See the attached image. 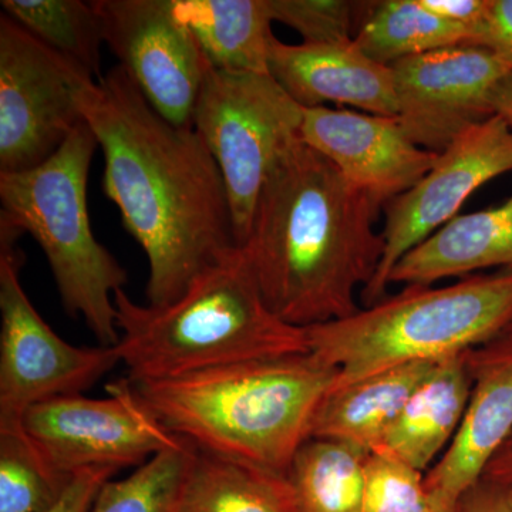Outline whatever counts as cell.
<instances>
[{
	"instance_id": "6da1fadb",
	"label": "cell",
	"mask_w": 512,
	"mask_h": 512,
	"mask_svg": "<svg viewBox=\"0 0 512 512\" xmlns=\"http://www.w3.org/2000/svg\"><path fill=\"white\" fill-rule=\"evenodd\" d=\"M104 156V194L146 252L148 305L177 301L238 248L220 167L194 127L175 126L117 64L84 93Z\"/></svg>"
},
{
	"instance_id": "7a4b0ae2",
	"label": "cell",
	"mask_w": 512,
	"mask_h": 512,
	"mask_svg": "<svg viewBox=\"0 0 512 512\" xmlns=\"http://www.w3.org/2000/svg\"><path fill=\"white\" fill-rule=\"evenodd\" d=\"M382 208L305 141L295 144L266 180L241 247L274 315L308 329L359 312L356 292L384 252Z\"/></svg>"
},
{
	"instance_id": "3957f363",
	"label": "cell",
	"mask_w": 512,
	"mask_h": 512,
	"mask_svg": "<svg viewBox=\"0 0 512 512\" xmlns=\"http://www.w3.org/2000/svg\"><path fill=\"white\" fill-rule=\"evenodd\" d=\"M336 377L335 367L305 353L131 384L157 419L197 450L286 476Z\"/></svg>"
},
{
	"instance_id": "277c9868",
	"label": "cell",
	"mask_w": 512,
	"mask_h": 512,
	"mask_svg": "<svg viewBox=\"0 0 512 512\" xmlns=\"http://www.w3.org/2000/svg\"><path fill=\"white\" fill-rule=\"evenodd\" d=\"M114 348L130 382H154L251 360L311 353L306 329L266 305L244 249L237 248L167 306L114 293Z\"/></svg>"
},
{
	"instance_id": "5b68a950",
	"label": "cell",
	"mask_w": 512,
	"mask_h": 512,
	"mask_svg": "<svg viewBox=\"0 0 512 512\" xmlns=\"http://www.w3.org/2000/svg\"><path fill=\"white\" fill-rule=\"evenodd\" d=\"M512 323V272L431 288L406 285L349 318L306 329L313 355L338 370L333 386L488 345Z\"/></svg>"
},
{
	"instance_id": "8992f818",
	"label": "cell",
	"mask_w": 512,
	"mask_h": 512,
	"mask_svg": "<svg viewBox=\"0 0 512 512\" xmlns=\"http://www.w3.org/2000/svg\"><path fill=\"white\" fill-rule=\"evenodd\" d=\"M99 143L83 123L32 170L0 173V224L29 234L45 252L67 315L83 318L100 346L120 340L114 293L127 272L94 237L87 180Z\"/></svg>"
},
{
	"instance_id": "52a82bcc",
	"label": "cell",
	"mask_w": 512,
	"mask_h": 512,
	"mask_svg": "<svg viewBox=\"0 0 512 512\" xmlns=\"http://www.w3.org/2000/svg\"><path fill=\"white\" fill-rule=\"evenodd\" d=\"M303 107L271 74L208 69L192 127L217 161L239 248L276 164L302 141Z\"/></svg>"
},
{
	"instance_id": "ba28073f",
	"label": "cell",
	"mask_w": 512,
	"mask_h": 512,
	"mask_svg": "<svg viewBox=\"0 0 512 512\" xmlns=\"http://www.w3.org/2000/svg\"><path fill=\"white\" fill-rule=\"evenodd\" d=\"M19 235L0 225V430L22 427L35 404L92 389L121 362L114 346H73L47 325L20 282Z\"/></svg>"
},
{
	"instance_id": "9c48e42d",
	"label": "cell",
	"mask_w": 512,
	"mask_h": 512,
	"mask_svg": "<svg viewBox=\"0 0 512 512\" xmlns=\"http://www.w3.org/2000/svg\"><path fill=\"white\" fill-rule=\"evenodd\" d=\"M94 76L0 16V173L45 163L86 123L84 93Z\"/></svg>"
},
{
	"instance_id": "30bf717a",
	"label": "cell",
	"mask_w": 512,
	"mask_h": 512,
	"mask_svg": "<svg viewBox=\"0 0 512 512\" xmlns=\"http://www.w3.org/2000/svg\"><path fill=\"white\" fill-rule=\"evenodd\" d=\"M109 397H55L30 407L22 426L43 456L67 476L90 467L143 466L180 443L157 419L130 380L107 386Z\"/></svg>"
},
{
	"instance_id": "8fae6325",
	"label": "cell",
	"mask_w": 512,
	"mask_h": 512,
	"mask_svg": "<svg viewBox=\"0 0 512 512\" xmlns=\"http://www.w3.org/2000/svg\"><path fill=\"white\" fill-rule=\"evenodd\" d=\"M510 171L512 128L493 116L460 134L419 183L387 202L384 252L375 278L362 291L365 308L386 298L390 272L407 252L458 217L478 188Z\"/></svg>"
},
{
	"instance_id": "7c38bea8",
	"label": "cell",
	"mask_w": 512,
	"mask_h": 512,
	"mask_svg": "<svg viewBox=\"0 0 512 512\" xmlns=\"http://www.w3.org/2000/svg\"><path fill=\"white\" fill-rule=\"evenodd\" d=\"M104 45L148 103L175 126L192 127L210 63L174 0H93Z\"/></svg>"
},
{
	"instance_id": "4fadbf2b",
	"label": "cell",
	"mask_w": 512,
	"mask_h": 512,
	"mask_svg": "<svg viewBox=\"0 0 512 512\" xmlns=\"http://www.w3.org/2000/svg\"><path fill=\"white\" fill-rule=\"evenodd\" d=\"M397 116L417 146L440 154L468 128L493 117L491 94L510 67L480 46H456L390 66Z\"/></svg>"
},
{
	"instance_id": "5bb4252c",
	"label": "cell",
	"mask_w": 512,
	"mask_h": 512,
	"mask_svg": "<svg viewBox=\"0 0 512 512\" xmlns=\"http://www.w3.org/2000/svg\"><path fill=\"white\" fill-rule=\"evenodd\" d=\"M302 140L382 207L419 183L439 158L414 144L396 117L325 106L303 110Z\"/></svg>"
},
{
	"instance_id": "9a60e30c",
	"label": "cell",
	"mask_w": 512,
	"mask_h": 512,
	"mask_svg": "<svg viewBox=\"0 0 512 512\" xmlns=\"http://www.w3.org/2000/svg\"><path fill=\"white\" fill-rule=\"evenodd\" d=\"M474 386L446 453L424 476L436 512H454L512 433V338L468 352Z\"/></svg>"
},
{
	"instance_id": "2e32d148",
	"label": "cell",
	"mask_w": 512,
	"mask_h": 512,
	"mask_svg": "<svg viewBox=\"0 0 512 512\" xmlns=\"http://www.w3.org/2000/svg\"><path fill=\"white\" fill-rule=\"evenodd\" d=\"M268 67L303 109L335 103L377 116H397L392 69L370 59L355 40L286 45L274 35Z\"/></svg>"
},
{
	"instance_id": "e0dca14e",
	"label": "cell",
	"mask_w": 512,
	"mask_h": 512,
	"mask_svg": "<svg viewBox=\"0 0 512 512\" xmlns=\"http://www.w3.org/2000/svg\"><path fill=\"white\" fill-rule=\"evenodd\" d=\"M487 268L512 272V197L500 207L458 215L397 262L389 285H424Z\"/></svg>"
},
{
	"instance_id": "ac0fdd59",
	"label": "cell",
	"mask_w": 512,
	"mask_h": 512,
	"mask_svg": "<svg viewBox=\"0 0 512 512\" xmlns=\"http://www.w3.org/2000/svg\"><path fill=\"white\" fill-rule=\"evenodd\" d=\"M439 363H410L333 386L313 417L311 439L336 440L373 453Z\"/></svg>"
},
{
	"instance_id": "d6986e66",
	"label": "cell",
	"mask_w": 512,
	"mask_h": 512,
	"mask_svg": "<svg viewBox=\"0 0 512 512\" xmlns=\"http://www.w3.org/2000/svg\"><path fill=\"white\" fill-rule=\"evenodd\" d=\"M473 386L468 352L441 360L412 394L375 451L426 471L457 433Z\"/></svg>"
},
{
	"instance_id": "ffe728a7",
	"label": "cell",
	"mask_w": 512,
	"mask_h": 512,
	"mask_svg": "<svg viewBox=\"0 0 512 512\" xmlns=\"http://www.w3.org/2000/svg\"><path fill=\"white\" fill-rule=\"evenodd\" d=\"M212 69L269 74L268 0H174Z\"/></svg>"
},
{
	"instance_id": "44dd1931",
	"label": "cell",
	"mask_w": 512,
	"mask_h": 512,
	"mask_svg": "<svg viewBox=\"0 0 512 512\" xmlns=\"http://www.w3.org/2000/svg\"><path fill=\"white\" fill-rule=\"evenodd\" d=\"M178 512H296L286 476L195 451Z\"/></svg>"
},
{
	"instance_id": "7402d4cb",
	"label": "cell",
	"mask_w": 512,
	"mask_h": 512,
	"mask_svg": "<svg viewBox=\"0 0 512 512\" xmlns=\"http://www.w3.org/2000/svg\"><path fill=\"white\" fill-rule=\"evenodd\" d=\"M473 32L447 22L421 5L420 0L367 2L355 43L375 62L392 66L407 57L468 45Z\"/></svg>"
},
{
	"instance_id": "603a6c76",
	"label": "cell",
	"mask_w": 512,
	"mask_h": 512,
	"mask_svg": "<svg viewBox=\"0 0 512 512\" xmlns=\"http://www.w3.org/2000/svg\"><path fill=\"white\" fill-rule=\"evenodd\" d=\"M367 456L336 440L306 441L286 473L296 512H363Z\"/></svg>"
},
{
	"instance_id": "cb8c5ba5",
	"label": "cell",
	"mask_w": 512,
	"mask_h": 512,
	"mask_svg": "<svg viewBox=\"0 0 512 512\" xmlns=\"http://www.w3.org/2000/svg\"><path fill=\"white\" fill-rule=\"evenodd\" d=\"M2 10L30 35L101 79L103 35L92 2L2 0Z\"/></svg>"
},
{
	"instance_id": "d4e9b609",
	"label": "cell",
	"mask_w": 512,
	"mask_h": 512,
	"mask_svg": "<svg viewBox=\"0 0 512 512\" xmlns=\"http://www.w3.org/2000/svg\"><path fill=\"white\" fill-rule=\"evenodd\" d=\"M197 448L181 439L123 480L100 488L90 512H178Z\"/></svg>"
},
{
	"instance_id": "484cf974",
	"label": "cell",
	"mask_w": 512,
	"mask_h": 512,
	"mask_svg": "<svg viewBox=\"0 0 512 512\" xmlns=\"http://www.w3.org/2000/svg\"><path fill=\"white\" fill-rule=\"evenodd\" d=\"M73 477L43 456L23 426L0 430V512H49Z\"/></svg>"
},
{
	"instance_id": "4316f807",
	"label": "cell",
	"mask_w": 512,
	"mask_h": 512,
	"mask_svg": "<svg viewBox=\"0 0 512 512\" xmlns=\"http://www.w3.org/2000/svg\"><path fill=\"white\" fill-rule=\"evenodd\" d=\"M274 22L302 36L303 43L322 45L355 39L367 2L348 0H268Z\"/></svg>"
},
{
	"instance_id": "83f0119b",
	"label": "cell",
	"mask_w": 512,
	"mask_h": 512,
	"mask_svg": "<svg viewBox=\"0 0 512 512\" xmlns=\"http://www.w3.org/2000/svg\"><path fill=\"white\" fill-rule=\"evenodd\" d=\"M363 512H436L423 471L399 458L373 451L366 458Z\"/></svg>"
},
{
	"instance_id": "f1b7e54d",
	"label": "cell",
	"mask_w": 512,
	"mask_h": 512,
	"mask_svg": "<svg viewBox=\"0 0 512 512\" xmlns=\"http://www.w3.org/2000/svg\"><path fill=\"white\" fill-rule=\"evenodd\" d=\"M468 46L490 50L512 70V0H490L487 15Z\"/></svg>"
},
{
	"instance_id": "f546056e",
	"label": "cell",
	"mask_w": 512,
	"mask_h": 512,
	"mask_svg": "<svg viewBox=\"0 0 512 512\" xmlns=\"http://www.w3.org/2000/svg\"><path fill=\"white\" fill-rule=\"evenodd\" d=\"M117 471L111 467H90L77 471L60 500L49 512H90L100 488Z\"/></svg>"
},
{
	"instance_id": "4dcf8cb0",
	"label": "cell",
	"mask_w": 512,
	"mask_h": 512,
	"mask_svg": "<svg viewBox=\"0 0 512 512\" xmlns=\"http://www.w3.org/2000/svg\"><path fill=\"white\" fill-rule=\"evenodd\" d=\"M454 512H512V487L480 480L460 498Z\"/></svg>"
},
{
	"instance_id": "1f68e13d",
	"label": "cell",
	"mask_w": 512,
	"mask_h": 512,
	"mask_svg": "<svg viewBox=\"0 0 512 512\" xmlns=\"http://www.w3.org/2000/svg\"><path fill=\"white\" fill-rule=\"evenodd\" d=\"M420 3L439 18L474 32L487 15L490 0H420Z\"/></svg>"
},
{
	"instance_id": "d6a6232c",
	"label": "cell",
	"mask_w": 512,
	"mask_h": 512,
	"mask_svg": "<svg viewBox=\"0 0 512 512\" xmlns=\"http://www.w3.org/2000/svg\"><path fill=\"white\" fill-rule=\"evenodd\" d=\"M481 480L493 481V483L512 487V433L505 441L504 446L495 454L488 467L485 468Z\"/></svg>"
},
{
	"instance_id": "836d02e7",
	"label": "cell",
	"mask_w": 512,
	"mask_h": 512,
	"mask_svg": "<svg viewBox=\"0 0 512 512\" xmlns=\"http://www.w3.org/2000/svg\"><path fill=\"white\" fill-rule=\"evenodd\" d=\"M491 110L512 128V70L494 87L491 94Z\"/></svg>"
},
{
	"instance_id": "e575fe53",
	"label": "cell",
	"mask_w": 512,
	"mask_h": 512,
	"mask_svg": "<svg viewBox=\"0 0 512 512\" xmlns=\"http://www.w3.org/2000/svg\"><path fill=\"white\" fill-rule=\"evenodd\" d=\"M503 336H505V338H512V323L510 325V328L505 330V333H504Z\"/></svg>"
}]
</instances>
